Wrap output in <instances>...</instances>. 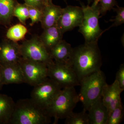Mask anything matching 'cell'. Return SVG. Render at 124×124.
Here are the masks:
<instances>
[{
    "instance_id": "obj_1",
    "label": "cell",
    "mask_w": 124,
    "mask_h": 124,
    "mask_svg": "<svg viewBox=\"0 0 124 124\" xmlns=\"http://www.w3.org/2000/svg\"><path fill=\"white\" fill-rule=\"evenodd\" d=\"M80 81L91 73L101 70L102 58L98 42L86 43L73 49L67 63Z\"/></svg>"
},
{
    "instance_id": "obj_2",
    "label": "cell",
    "mask_w": 124,
    "mask_h": 124,
    "mask_svg": "<svg viewBox=\"0 0 124 124\" xmlns=\"http://www.w3.org/2000/svg\"><path fill=\"white\" fill-rule=\"evenodd\" d=\"M51 118L46 109L31 98L19 99L15 103L9 124H48Z\"/></svg>"
},
{
    "instance_id": "obj_3",
    "label": "cell",
    "mask_w": 124,
    "mask_h": 124,
    "mask_svg": "<svg viewBox=\"0 0 124 124\" xmlns=\"http://www.w3.org/2000/svg\"><path fill=\"white\" fill-rule=\"evenodd\" d=\"M107 84L104 73L101 70L86 76L80 81L78 96L84 110H88L91 105L101 96L103 88Z\"/></svg>"
},
{
    "instance_id": "obj_4",
    "label": "cell",
    "mask_w": 124,
    "mask_h": 124,
    "mask_svg": "<svg viewBox=\"0 0 124 124\" xmlns=\"http://www.w3.org/2000/svg\"><path fill=\"white\" fill-rule=\"evenodd\" d=\"M79 101L74 87L62 89L46 109L49 115L54 119L53 124H57L59 119H65L73 111Z\"/></svg>"
},
{
    "instance_id": "obj_5",
    "label": "cell",
    "mask_w": 124,
    "mask_h": 124,
    "mask_svg": "<svg viewBox=\"0 0 124 124\" xmlns=\"http://www.w3.org/2000/svg\"><path fill=\"white\" fill-rule=\"evenodd\" d=\"M84 12V18L79 26L78 31L82 34L86 43L98 42L99 39L105 30H101L99 26L100 6L99 3L90 6L81 4Z\"/></svg>"
},
{
    "instance_id": "obj_6",
    "label": "cell",
    "mask_w": 124,
    "mask_h": 124,
    "mask_svg": "<svg viewBox=\"0 0 124 124\" xmlns=\"http://www.w3.org/2000/svg\"><path fill=\"white\" fill-rule=\"evenodd\" d=\"M20 49L22 57L24 59L44 63L47 66L54 62L48 50L37 35L23 41L20 45Z\"/></svg>"
},
{
    "instance_id": "obj_7",
    "label": "cell",
    "mask_w": 124,
    "mask_h": 124,
    "mask_svg": "<svg viewBox=\"0 0 124 124\" xmlns=\"http://www.w3.org/2000/svg\"><path fill=\"white\" fill-rule=\"evenodd\" d=\"M47 67L48 77L62 89L80 85L77 76L69 64L54 62L48 65Z\"/></svg>"
},
{
    "instance_id": "obj_8",
    "label": "cell",
    "mask_w": 124,
    "mask_h": 124,
    "mask_svg": "<svg viewBox=\"0 0 124 124\" xmlns=\"http://www.w3.org/2000/svg\"><path fill=\"white\" fill-rule=\"evenodd\" d=\"M26 83L35 86L48 77L46 64L21 58L19 62Z\"/></svg>"
},
{
    "instance_id": "obj_9",
    "label": "cell",
    "mask_w": 124,
    "mask_h": 124,
    "mask_svg": "<svg viewBox=\"0 0 124 124\" xmlns=\"http://www.w3.org/2000/svg\"><path fill=\"white\" fill-rule=\"evenodd\" d=\"M62 88L57 83L48 77L34 86L31 98L46 109Z\"/></svg>"
},
{
    "instance_id": "obj_10",
    "label": "cell",
    "mask_w": 124,
    "mask_h": 124,
    "mask_svg": "<svg viewBox=\"0 0 124 124\" xmlns=\"http://www.w3.org/2000/svg\"><path fill=\"white\" fill-rule=\"evenodd\" d=\"M83 18L84 12L82 7L68 6L62 8V14L56 26L63 34L76 27L79 26Z\"/></svg>"
},
{
    "instance_id": "obj_11",
    "label": "cell",
    "mask_w": 124,
    "mask_h": 124,
    "mask_svg": "<svg viewBox=\"0 0 124 124\" xmlns=\"http://www.w3.org/2000/svg\"><path fill=\"white\" fill-rule=\"evenodd\" d=\"M124 89L121 88L117 80L111 85L106 84L102 90L101 96L103 104L108 111V116L116 107L121 104V93Z\"/></svg>"
},
{
    "instance_id": "obj_12",
    "label": "cell",
    "mask_w": 124,
    "mask_h": 124,
    "mask_svg": "<svg viewBox=\"0 0 124 124\" xmlns=\"http://www.w3.org/2000/svg\"><path fill=\"white\" fill-rule=\"evenodd\" d=\"M21 58L18 42L7 39L0 43V65L18 63Z\"/></svg>"
},
{
    "instance_id": "obj_13",
    "label": "cell",
    "mask_w": 124,
    "mask_h": 124,
    "mask_svg": "<svg viewBox=\"0 0 124 124\" xmlns=\"http://www.w3.org/2000/svg\"><path fill=\"white\" fill-rule=\"evenodd\" d=\"M62 8L53 4L52 1H46L42 8L40 22L43 29L57 25Z\"/></svg>"
},
{
    "instance_id": "obj_14",
    "label": "cell",
    "mask_w": 124,
    "mask_h": 124,
    "mask_svg": "<svg viewBox=\"0 0 124 124\" xmlns=\"http://www.w3.org/2000/svg\"><path fill=\"white\" fill-rule=\"evenodd\" d=\"M4 85L26 83L19 63L0 65Z\"/></svg>"
},
{
    "instance_id": "obj_15",
    "label": "cell",
    "mask_w": 124,
    "mask_h": 124,
    "mask_svg": "<svg viewBox=\"0 0 124 124\" xmlns=\"http://www.w3.org/2000/svg\"><path fill=\"white\" fill-rule=\"evenodd\" d=\"M90 124H106L108 117L107 109L103 104L102 96L89 108Z\"/></svg>"
},
{
    "instance_id": "obj_16",
    "label": "cell",
    "mask_w": 124,
    "mask_h": 124,
    "mask_svg": "<svg viewBox=\"0 0 124 124\" xmlns=\"http://www.w3.org/2000/svg\"><path fill=\"white\" fill-rule=\"evenodd\" d=\"M73 48L64 40H61L49 51L50 57L55 62L67 63L69 62Z\"/></svg>"
},
{
    "instance_id": "obj_17",
    "label": "cell",
    "mask_w": 124,
    "mask_h": 124,
    "mask_svg": "<svg viewBox=\"0 0 124 124\" xmlns=\"http://www.w3.org/2000/svg\"><path fill=\"white\" fill-rule=\"evenodd\" d=\"M44 29L39 36L40 39L49 51L62 39L63 34L56 26Z\"/></svg>"
},
{
    "instance_id": "obj_18",
    "label": "cell",
    "mask_w": 124,
    "mask_h": 124,
    "mask_svg": "<svg viewBox=\"0 0 124 124\" xmlns=\"http://www.w3.org/2000/svg\"><path fill=\"white\" fill-rule=\"evenodd\" d=\"M15 106L12 98L0 93V124H9Z\"/></svg>"
},
{
    "instance_id": "obj_19",
    "label": "cell",
    "mask_w": 124,
    "mask_h": 124,
    "mask_svg": "<svg viewBox=\"0 0 124 124\" xmlns=\"http://www.w3.org/2000/svg\"><path fill=\"white\" fill-rule=\"evenodd\" d=\"M18 3L16 0H0V23L5 25L11 23Z\"/></svg>"
},
{
    "instance_id": "obj_20",
    "label": "cell",
    "mask_w": 124,
    "mask_h": 124,
    "mask_svg": "<svg viewBox=\"0 0 124 124\" xmlns=\"http://www.w3.org/2000/svg\"><path fill=\"white\" fill-rule=\"evenodd\" d=\"M28 32L26 26L21 23H18L8 29L6 33V38L12 41L17 42L24 39Z\"/></svg>"
},
{
    "instance_id": "obj_21",
    "label": "cell",
    "mask_w": 124,
    "mask_h": 124,
    "mask_svg": "<svg viewBox=\"0 0 124 124\" xmlns=\"http://www.w3.org/2000/svg\"><path fill=\"white\" fill-rule=\"evenodd\" d=\"M65 119L66 124H90L88 114L84 110L79 113L72 112Z\"/></svg>"
},
{
    "instance_id": "obj_22",
    "label": "cell",
    "mask_w": 124,
    "mask_h": 124,
    "mask_svg": "<svg viewBox=\"0 0 124 124\" xmlns=\"http://www.w3.org/2000/svg\"><path fill=\"white\" fill-rule=\"evenodd\" d=\"M13 16L17 18L21 23L26 26V22L29 18L28 6L24 3L18 2L14 9Z\"/></svg>"
},
{
    "instance_id": "obj_23",
    "label": "cell",
    "mask_w": 124,
    "mask_h": 124,
    "mask_svg": "<svg viewBox=\"0 0 124 124\" xmlns=\"http://www.w3.org/2000/svg\"><path fill=\"white\" fill-rule=\"evenodd\" d=\"M124 109L122 103L115 108L108 116L106 124H119L123 121Z\"/></svg>"
},
{
    "instance_id": "obj_24",
    "label": "cell",
    "mask_w": 124,
    "mask_h": 124,
    "mask_svg": "<svg viewBox=\"0 0 124 124\" xmlns=\"http://www.w3.org/2000/svg\"><path fill=\"white\" fill-rule=\"evenodd\" d=\"M116 8H113V9L116 13V15L114 19H110V22H113V23L110 27L105 31H107L111 27H117L120 26L124 23V8L123 7H120L118 6Z\"/></svg>"
},
{
    "instance_id": "obj_25",
    "label": "cell",
    "mask_w": 124,
    "mask_h": 124,
    "mask_svg": "<svg viewBox=\"0 0 124 124\" xmlns=\"http://www.w3.org/2000/svg\"><path fill=\"white\" fill-rule=\"evenodd\" d=\"M99 3L101 16L105 15L108 11L111 10L114 6H118L116 0H100Z\"/></svg>"
},
{
    "instance_id": "obj_26",
    "label": "cell",
    "mask_w": 124,
    "mask_h": 124,
    "mask_svg": "<svg viewBox=\"0 0 124 124\" xmlns=\"http://www.w3.org/2000/svg\"><path fill=\"white\" fill-rule=\"evenodd\" d=\"M29 18L31 19L30 26H33L36 23L40 22L42 16V11L39 9L28 6Z\"/></svg>"
},
{
    "instance_id": "obj_27",
    "label": "cell",
    "mask_w": 124,
    "mask_h": 124,
    "mask_svg": "<svg viewBox=\"0 0 124 124\" xmlns=\"http://www.w3.org/2000/svg\"><path fill=\"white\" fill-rule=\"evenodd\" d=\"M24 4L28 6H31L42 10L44 6L46 1L45 0H23Z\"/></svg>"
},
{
    "instance_id": "obj_28",
    "label": "cell",
    "mask_w": 124,
    "mask_h": 124,
    "mask_svg": "<svg viewBox=\"0 0 124 124\" xmlns=\"http://www.w3.org/2000/svg\"><path fill=\"white\" fill-rule=\"evenodd\" d=\"M116 80H117L120 86L124 89V65L121 64L119 69L117 71L116 76Z\"/></svg>"
},
{
    "instance_id": "obj_29",
    "label": "cell",
    "mask_w": 124,
    "mask_h": 124,
    "mask_svg": "<svg viewBox=\"0 0 124 124\" xmlns=\"http://www.w3.org/2000/svg\"><path fill=\"white\" fill-rule=\"evenodd\" d=\"M4 85L2 73H1V69L0 66V90L1 89L2 86H3Z\"/></svg>"
},
{
    "instance_id": "obj_30",
    "label": "cell",
    "mask_w": 124,
    "mask_h": 124,
    "mask_svg": "<svg viewBox=\"0 0 124 124\" xmlns=\"http://www.w3.org/2000/svg\"><path fill=\"white\" fill-rule=\"evenodd\" d=\"M99 1L100 0H94L93 3V5H96L98 4L99 3Z\"/></svg>"
},
{
    "instance_id": "obj_31",
    "label": "cell",
    "mask_w": 124,
    "mask_h": 124,
    "mask_svg": "<svg viewBox=\"0 0 124 124\" xmlns=\"http://www.w3.org/2000/svg\"><path fill=\"white\" fill-rule=\"evenodd\" d=\"M93 0H87V1H88V5L89 4H90V3L91 2H92V1Z\"/></svg>"
},
{
    "instance_id": "obj_32",
    "label": "cell",
    "mask_w": 124,
    "mask_h": 124,
    "mask_svg": "<svg viewBox=\"0 0 124 124\" xmlns=\"http://www.w3.org/2000/svg\"><path fill=\"white\" fill-rule=\"evenodd\" d=\"M45 0L46 1H52V0Z\"/></svg>"
},
{
    "instance_id": "obj_33",
    "label": "cell",
    "mask_w": 124,
    "mask_h": 124,
    "mask_svg": "<svg viewBox=\"0 0 124 124\" xmlns=\"http://www.w3.org/2000/svg\"></svg>"
}]
</instances>
